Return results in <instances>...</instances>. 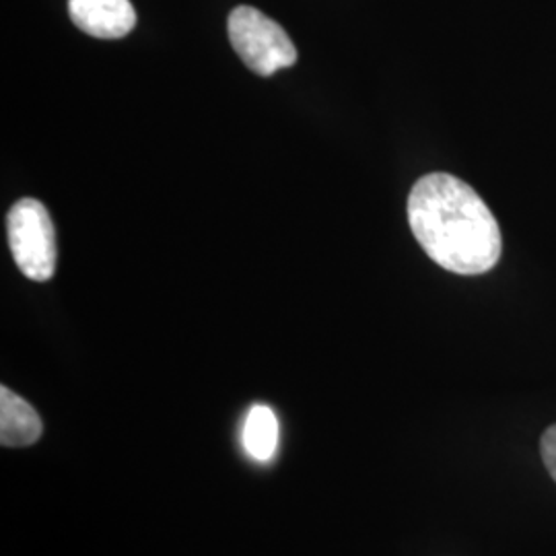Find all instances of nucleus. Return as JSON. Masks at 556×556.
Returning <instances> with one entry per match:
<instances>
[{"mask_svg": "<svg viewBox=\"0 0 556 556\" xmlns=\"http://www.w3.org/2000/svg\"><path fill=\"white\" fill-rule=\"evenodd\" d=\"M9 245L21 273L36 282H46L56 273V229L40 200L23 199L7 217Z\"/></svg>", "mask_w": 556, "mask_h": 556, "instance_id": "3", "label": "nucleus"}, {"mask_svg": "<svg viewBox=\"0 0 556 556\" xmlns=\"http://www.w3.org/2000/svg\"><path fill=\"white\" fill-rule=\"evenodd\" d=\"M408 223L427 256L450 273L472 277L497 266V219L477 190L452 174L418 179L408 197Z\"/></svg>", "mask_w": 556, "mask_h": 556, "instance_id": "1", "label": "nucleus"}, {"mask_svg": "<svg viewBox=\"0 0 556 556\" xmlns=\"http://www.w3.org/2000/svg\"><path fill=\"white\" fill-rule=\"evenodd\" d=\"M540 452L546 470L551 472V477L556 480V425L548 427L540 441Z\"/></svg>", "mask_w": 556, "mask_h": 556, "instance_id": "7", "label": "nucleus"}, {"mask_svg": "<svg viewBox=\"0 0 556 556\" xmlns=\"http://www.w3.org/2000/svg\"><path fill=\"white\" fill-rule=\"evenodd\" d=\"M43 433L38 410L25 400L17 396L7 386L0 388V445L2 447H29Z\"/></svg>", "mask_w": 556, "mask_h": 556, "instance_id": "5", "label": "nucleus"}, {"mask_svg": "<svg viewBox=\"0 0 556 556\" xmlns=\"http://www.w3.org/2000/svg\"><path fill=\"white\" fill-rule=\"evenodd\" d=\"M241 443L248 456L256 462H268L278 445V418L270 406L256 404L245 417Z\"/></svg>", "mask_w": 556, "mask_h": 556, "instance_id": "6", "label": "nucleus"}, {"mask_svg": "<svg viewBox=\"0 0 556 556\" xmlns=\"http://www.w3.org/2000/svg\"><path fill=\"white\" fill-rule=\"evenodd\" d=\"M68 13L80 31L100 40H119L137 25L130 0H68Z\"/></svg>", "mask_w": 556, "mask_h": 556, "instance_id": "4", "label": "nucleus"}, {"mask_svg": "<svg viewBox=\"0 0 556 556\" xmlns=\"http://www.w3.org/2000/svg\"><path fill=\"white\" fill-rule=\"evenodd\" d=\"M227 29L239 59L256 75L270 77L298 62V50L287 31L254 7L233 9Z\"/></svg>", "mask_w": 556, "mask_h": 556, "instance_id": "2", "label": "nucleus"}]
</instances>
